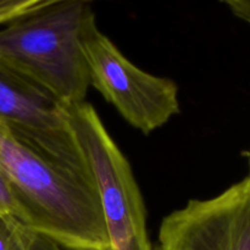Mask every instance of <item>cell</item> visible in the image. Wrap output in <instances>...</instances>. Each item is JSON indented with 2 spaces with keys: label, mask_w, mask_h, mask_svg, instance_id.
<instances>
[{
  "label": "cell",
  "mask_w": 250,
  "mask_h": 250,
  "mask_svg": "<svg viewBox=\"0 0 250 250\" xmlns=\"http://www.w3.org/2000/svg\"><path fill=\"white\" fill-rule=\"evenodd\" d=\"M0 171L20 221L32 231L63 249L109 248L99 189L89 165L59 158L0 120Z\"/></svg>",
  "instance_id": "cell-1"
},
{
  "label": "cell",
  "mask_w": 250,
  "mask_h": 250,
  "mask_svg": "<svg viewBox=\"0 0 250 250\" xmlns=\"http://www.w3.org/2000/svg\"><path fill=\"white\" fill-rule=\"evenodd\" d=\"M88 2L61 0L0 29V58L45 88L63 105L85 102L90 87L81 33Z\"/></svg>",
  "instance_id": "cell-2"
},
{
  "label": "cell",
  "mask_w": 250,
  "mask_h": 250,
  "mask_svg": "<svg viewBox=\"0 0 250 250\" xmlns=\"http://www.w3.org/2000/svg\"><path fill=\"white\" fill-rule=\"evenodd\" d=\"M68 125L94 175L112 250H153L143 197L128 160L87 102L65 105Z\"/></svg>",
  "instance_id": "cell-3"
},
{
  "label": "cell",
  "mask_w": 250,
  "mask_h": 250,
  "mask_svg": "<svg viewBox=\"0 0 250 250\" xmlns=\"http://www.w3.org/2000/svg\"><path fill=\"white\" fill-rule=\"evenodd\" d=\"M81 43L90 85L131 126L149 134L180 114L177 84L132 63L100 31L92 10L84 19Z\"/></svg>",
  "instance_id": "cell-4"
},
{
  "label": "cell",
  "mask_w": 250,
  "mask_h": 250,
  "mask_svg": "<svg viewBox=\"0 0 250 250\" xmlns=\"http://www.w3.org/2000/svg\"><path fill=\"white\" fill-rule=\"evenodd\" d=\"M156 250H250V173L210 199H192L161 221Z\"/></svg>",
  "instance_id": "cell-5"
},
{
  "label": "cell",
  "mask_w": 250,
  "mask_h": 250,
  "mask_svg": "<svg viewBox=\"0 0 250 250\" xmlns=\"http://www.w3.org/2000/svg\"><path fill=\"white\" fill-rule=\"evenodd\" d=\"M0 120L59 158L88 166L68 125L66 106L0 58Z\"/></svg>",
  "instance_id": "cell-6"
},
{
  "label": "cell",
  "mask_w": 250,
  "mask_h": 250,
  "mask_svg": "<svg viewBox=\"0 0 250 250\" xmlns=\"http://www.w3.org/2000/svg\"><path fill=\"white\" fill-rule=\"evenodd\" d=\"M37 233L11 215L0 214V250H33Z\"/></svg>",
  "instance_id": "cell-7"
},
{
  "label": "cell",
  "mask_w": 250,
  "mask_h": 250,
  "mask_svg": "<svg viewBox=\"0 0 250 250\" xmlns=\"http://www.w3.org/2000/svg\"><path fill=\"white\" fill-rule=\"evenodd\" d=\"M50 0H0V26L44 6Z\"/></svg>",
  "instance_id": "cell-8"
},
{
  "label": "cell",
  "mask_w": 250,
  "mask_h": 250,
  "mask_svg": "<svg viewBox=\"0 0 250 250\" xmlns=\"http://www.w3.org/2000/svg\"><path fill=\"white\" fill-rule=\"evenodd\" d=\"M0 214L11 215L20 220L19 209L1 171H0Z\"/></svg>",
  "instance_id": "cell-9"
},
{
  "label": "cell",
  "mask_w": 250,
  "mask_h": 250,
  "mask_svg": "<svg viewBox=\"0 0 250 250\" xmlns=\"http://www.w3.org/2000/svg\"><path fill=\"white\" fill-rule=\"evenodd\" d=\"M229 11L250 26V0H222Z\"/></svg>",
  "instance_id": "cell-10"
},
{
  "label": "cell",
  "mask_w": 250,
  "mask_h": 250,
  "mask_svg": "<svg viewBox=\"0 0 250 250\" xmlns=\"http://www.w3.org/2000/svg\"><path fill=\"white\" fill-rule=\"evenodd\" d=\"M33 250H63L60 246L55 243V242L50 241V239L45 238V237L37 236L36 242H34Z\"/></svg>",
  "instance_id": "cell-11"
},
{
  "label": "cell",
  "mask_w": 250,
  "mask_h": 250,
  "mask_svg": "<svg viewBox=\"0 0 250 250\" xmlns=\"http://www.w3.org/2000/svg\"><path fill=\"white\" fill-rule=\"evenodd\" d=\"M56 1H61V0H50V1H49L48 4H46V5H49V4H53V2H56ZM78 1H83V2H89V1H92V0H78ZM44 6H45V5H44Z\"/></svg>",
  "instance_id": "cell-12"
},
{
  "label": "cell",
  "mask_w": 250,
  "mask_h": 250,
  "mask_svg": "<svg viewBox=\"0 0 250 250\" xmlns=\"http://www.w3.org/2000/svg\"><path fill=\"white\" fill-rule=\"evenodd\" d=\"M89 250H112V249L109 247V248H104V249H89Z\"/></svg>",
  "instance_id": "cell-13"
},
{
  "label": "cell",
  "mask_w": 250,
  "mask_h": 250,
  "mask_svg": "<svg viewBox=\"0 0 250 250\" xmlns=\"http://www.w3.org/2000/svg\"><path fill=\"white\" fill-rule=\"evenodd\" d=\"M249 173H250V158H249Z\"/></svg>",
  "instance_id": "cell-14"
}]
</instances>
